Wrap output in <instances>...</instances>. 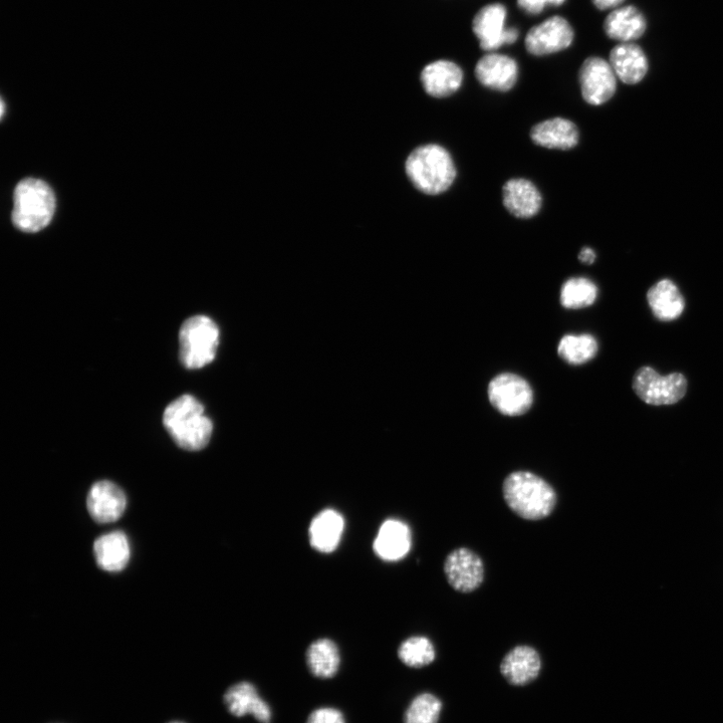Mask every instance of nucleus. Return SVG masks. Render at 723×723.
I'll list each match as a JSON object with an SVG mask.
<instances>
[{
  "label": "nucleus",
  "instance_id": "nucleus-28",
  "mask_svg": "<svg viewBox=\"0 0 723 723\" xmlns=\"http://www.w3.org/2000/svg\"><path fill=\"white\" fill-rule=\"evenodd\" d=\"M398 657L408 667L422 668L434 662L436 651L427 637L413 636L401 643Z\"/></svg>",
  "mask_w": 723,
  "mask_h": 723
},
{
  "label": "nucleus",
  "instance_id": "nucleus-18",
  "mask_svg": "<svg viewBox=\"0 0 723 723\" xmlns=\"http://www.w3.org/2000/svg\"><path fill=\"white\" fill-rule=\"evenodd\" d=\"M610 65L617 78L627 85L640 83L648 73L649 64L640 46L623 43L610 53Z\"/></svg>",
  "mask_w": 723,
  "mask_h": 723
},
{
  "label": "nucleus",
  "instance_id": "nucleus-34",
  "mask_svg": "<svg viewBox=\"0 0 723 723\" xmlns=\"http://www.w3.org/2000/svg\"><path fill=\"white\" fill-rule=\"evenodd\" d=\"M566 0H547L548 5L560 7L565 4Z\"/></svg>",
  "mask_w": 723,
  "mask_h": 723
},
{
  "label": "nucleus",
  "instance_id": "nucleus-10",
  "mask_svg": "<svg viewBox=\"0 0 723 723\" xmlns=\"http://www.w3.org/2000/svg\"><path fill=\"white\" fill-rule=\"evenodd\" d=\"M582 96L594 106L607 103L617 89V76L607 61L599 57L588 58L579 72Z\"/></svg>",
  "mask_w": 723,
  "mask_h": 723
},
{
  "label": "nucleus",
  "instance_id": "nucleus-21",
  "mask_svg": "<svg viewBox=\"0 0 723 723\" xmlns=\"http://www.w3.org/2000/svg\"><path fill=\"white\" fill-rule=\"evenodd\" d=\"M531 138L544 148L570 150L579 142V131L572 121L554 118L536 125L531 131Z\"/></svg>",
  "mask_w": 723,
  "mask_h": 723
},
{
  "label": "nucleus",
  "instance_id": "nucleus-4",
  "mask_svg": "<svg viewBox=\"0 0 723 723\" xmlns=\"http://www.w3.org/2000/svg\"><path fill=\"white\" fill-rule=\"evenodd\" d=\"M56 210V197L44 181L28 178L19 183L15 191L13 222L25 232H38L52 221Z\"/></svg>",
  "mask_w": 723,
  "mask_h": 723
},
{
  "label": "nucleus",
  "instance_id": "nucleus-31",
  "mask_svg": "<svg viewBox=\"0 0 723 723\" xmlns=\"http://www.w3.org/2000/svg\"><path fill=\"white\" fill-rule=\"evenodd\" d=\"M547 5V0H518L519 8L530 16L542 14Z\"/></svg>",
  "mask_w": 723,
  "mask_h": 723
},
{
  "label": "nucleus",
  "instance_id": "nucleus-24",
  "mask_svg": "<svg viewBox=\"0 0 723 723\" xmlns=\"http://www.w3.org/2000/svg\"><path fill=\"white\" fill-rule=\"evenodd\" d=\"M94 553L100 568L107 572H120L130 560L128 538L122 532L100 537L94 545Z\"/></svg>",
  "mask_w": 723,
  "mask_h": 723
},
{
  "label": "nucleus",
  "instance_id": "nucleus-7",
  "mask_svg": "<svg viewBox=\"0 0 723 723\" xmlns=\"http://www.w3.org/2000/svg\"><path fill=\"white\" fill-rule=\"evenodd\" d=\"M489 398L502 414L517 417L527 413L534 402V392L527 380L513 373H503L490 383Z\"/></svg>",
  "mask_w": 723,
  "mask_h": 723
},
{
  "label": "nucleus",
  "instance_id": "nucleus-20",
  "mask_svg": "<svg viewBox=\"0 0 723 723\" xmlns=\"http://www.w3.org/2000/svg\"><path fill=\"white\" fill-rule=\"evenodd\" d=\"M604 32L613 41L630 43L642 38L647 21L640 10L629 6L614 10L605 20Z\"/></svg>",
  "mask_w": 723,
  "mask_h": 723
},
{
  "label": "nucleus",
  "instance_id": "nucleus-3",
  "mask_svg": "<svg viewBox=\"0 0 723 723\" xmlns=\"http://www.w3.org/2000/svg\"><path fill=\"white\" fill-rule=\"evenodd\" d=\"M406 174L420 192L437 195L450 188L456 168L449 152L436 144L416 148L407 158Z\"/></svg>",
  "mask_w": 723,
  "mask_h": 723
},
{
  "label": "nucleus",
  "instance_id": "nucleus-26",
  "mask_svg": "<svg viewBox=\"0 0 723 723\" xmlns=\"http://www.w3.org/2000/svg\"><path fill=\"white\" fill-rule=\"evenodd\" d=\"M598 352L597 340L588 334L567 335L558 346L560 357L571 365H581L595 358Z\"/></svg>",
  "mask_w": 723,
  "mask_h": 723
},
{
  "label": "nucleus",
  "instance_id": "nucleus-19",
  "mask_svg": "<svg viewBox=\"0 0 723 723\" xmlns=\"http://www.w3.org/2000/svg\"><path fill=\"white\" fill-rule=\"evenodd\" d=\"M373 548L375 554L384 561L395 562L403 559L411 549L409 527L401 521H386L378 532Z\"/></svg>",
  "mask_w": 723,
  "mask_h": 723
},
{
  "label": "nucleus",
  "instance_id": "nucleus-25",
  "mask_svg": "<svg viewBox=\"0 0 723 723\" xmlns=\"http://www.w3.org/2000/svg\"><path fill=\"white\" fill-rule=\"evenodd\" d=\"M306 659L311 673L321 679L334 677L341 664L339 648L330 639H319L313 642L308 648Z\"/></svg>",
  "mask_w": 723,
  "mask_h": 723
},
{
  "label": "nucleus",
  "instance_id": "nucleus-12",
  "mask_svg": "<svg viewBox=\"0 0 723 723\" xmlns=\"http://www.w3.org/2000/svg\"><path fill=\"white\" fill-rule=\"evenodd\" d=\"M224 704L235 717L254 716L261 723H271L273 711L260 695L257 687L248 681L231 685L223 696Z\"/></svg>",
  "mask_w": 723,
  "mask_h": 723
},
{
  "label": "nucleus",
  "instance_id": "nucleus-17",
  "mask_svg": "<svg viewBox=\"0 0 723 723\" xmlns=\"http://www.w3.org/2000/svg\"><path fill=\"white\" fill-rule=\"evenodd\" d=\"M503 198L508 211L523 219L537 215L543 202L538 188L524 178L509 180L503 188Z\"/></svg>",
  "mask_w": 723,
  "mask_h": 723
},
{
  "label": "nucleus",
  "instance_id": "nucleus-16",
  "mask_svg": "<svg viewBox=\"0 0 723 723\" xmlns=\"http://www.w3.org/2000/svg\"><path fill=\"white\" fill-rule=\"evenodd\" d=\"M420 80L425 92L434 98H446L456 93L463 82V71L450 61H437L427 65Z\"/></svg>",
  "mask_w": 723,
  "mask_h": 723
},
{
  "label": "nucleus",
  "instance_id": "nucleus-11",
  "mask_svg": "<svg viewBox=\"0 0 723 723\" xmlns=\"http://www.w3.org/2000/svg\"><path fill=\"white\" fill-rule=\"evenodd\" d=\"M574 38L570 23L556 16L532 28L526 36L525 45L530 55L543 57L568 49Z\"/></svg>",
  "mask_w": 723,
  "mask_h": 723
},
{
  "label": "nucleus",
  "instance_id": "nucleus-14",
  "mask_svg": "<svg viewBox=\"0 0 723 723\" xmlns=\"http://www.w3.org/2000/svg\"><path fill=\"white\" fill-rule=\"evenodd\" d=\"M87 507L91 517L98 523L118 521L127 507L124 492L111 481H99L88 496Z\"/></svg>",
  "mask_w": 723,
  "mask_h": 723
},
{
  "label": "nucleus",
  "instance_id": "nucleus-23",
  "mask_svg": "<svg viewBox=\"0 0 723 723\" xmlns=\"http://www.w3.org/2000/svg\"><path fill=\"white\" fill-rule=\"evenodd\" d=\"M647 301L654 316L664 322L678 319L685 308L683 296L670 280L656 283L648 291Z\"/></svg>",
  "mask_w": 723,
  "mask_h": 723
},
{
  "label": "nucleus",
  "instance_id": "nucleus-32",
  "mask_svg": "<svg viewBox=\"0 0 723 723\" xmlns=\"http://www.w3.org/2000/svg\"><path fill=\"white\" fill-rule=\"evenodd\" d=\"M593 5L600 11L616 9L624 0H592Z\"/></svg>",
  "mask_w": 723,
  "mask_h": 723
},
{
  "label": "nucleus",
  "instance_id": "nucleus-9",
  "mask_svg": "<svg viewBox=\"0 0 723 723\" xmlns=\"http://www.w3.org/2000/svg\"><path fill=\"white\" fill-rule=\"evenodd\" d=\"M449 586L458 593L469 594L476 591L485 581L484 561L468 548H458L450 552L443 566Z\"/></svg>",
  "mask_w": 723,
  "mask_h": 723
},
{
  "label": "nucleus",
  "instance_id": "nucleus-5",
  "mask_svg": "<svg viewBox=\"0 0 723 723\" xmlns=\"http://www.w3.org/2000/svg\"><path fill=\"white\" fill-rule=\"evenodd\" d=\"M218 345V327L206 316L189 318L180 328L179 357L187 369H200L211 363Z\"/></svg>",
  "mask_w": 723,
  "mask_h": 723
},
{
  "label": "nucleus",
  "instance_id": "nucleus-30",
  "mask_svg": "<svg viewBox=\"0 0 723 723\" xmlns=\"http://www.w3.org/2000/svg\"><path fill=\"white\" fill-rule=\"evenodd\" d=\"M307 723H346V718L338 708L320 707L309 715Z\"/></svg>",
  "mask_w": 723,
  "mask_h": 723
},
{
  "label": "nucleus",
  "instance_id": "nucleus-1",
  "mask_svg": "<svg viewBox=\"0 0 723 723\" xmlns=\"http://www.w3.org/2000/svg\"><path fill=\"white\" fill-rule=\"evenodd\" d=\"M503 495L510 510L526 521L547 519L558 503L555 489L531 471L521 470L509 474L504 481Z\"/></svg>",
  "mask_w": 723,
  "mask_h": 723
},
{
  "label": "nucleus",
  "instance_id": "nucleus-22",
  "mask_svg": "<svg viewBox=\"0 0 723 723\" xmlns=\"http://www.w3.org/2000/svg\"><path fill=\"white\" fill-rule=\"evenodd\" d=\"M344 518L334 510H325L312 522L309 535L312 547L320 553L334 552L343 537Z\"/></svg>",
  "mask_w": 723,
  "mask_h": 723
},
{
  "label": "nucleus",
  "instance_id": "nucleus-8",
  "mask_svg": "<svg viewBox=\"0 0 723 723\" xmlns=\"http://www.w3.org/2000/svg\"><path fill=\"white\" fill-rule=\"evenodd\" d=\"M507 9L502 4L482 8L474 17L472 31L481 50L495 52L505 45L515 44L520 36L518 29H506Z\"/></svg>",
  "mask_w": 723,
  "mask_h": 723
},
{
  "label": "nucleus",
  "instance_id": "nucleus-15",
  "mask_svg": "<svg viewBox=\"0 0 723 723\" xmlns=\"http://www.w3.org/2000/svg\"><path fill=\"white\" fill-rule=\"evenodd\" d=\"M541 669V655L529 645L513 648L501 663V673L514 686L531 684L539 677Z\"/></svg>",
  "mask_w": 723,
  "mask_h": 723
},
{
  "label": "nucleus",
  "instance_id": "nucleus-6",
  "mask_svg": "<svg viewBox=\"0 0 723 723\" xmlns=\"http://www.w3.org/2000/svg\"><path fill=\"white\" fill-rule=\"evenodd\" d=\"M635 394L646 404L672 405L679 402L687 392V380L680 373L662 376L651 367L639 369L633 379Z\"/></svg>",
  "mask_w": 723,
  "mask_h": 723
},
{
  "label": "nucleus",
  "instance_id": "nucleus-35",
  "mask_svg": "<svg viewBox=\"0 0 723 723\" xmlns=\"http://www.w3.org/2000/svg\"><path fill=\"white\" fill-rule=\"evenodd\" d=\"M4 114H5V103L3 102L2 103V117L4 116Z\"/></svg>",
  "mask_w": 723,
  "mask_h": 723
},
{
  "label": "nucleus",
  "instance_id": "nucleus-2",
  "mask_svg": "<svg viewBox=\"0 0 723 723\" xmlns=\"http://www.w3.org/2000/svg\"><path fill=\"white\" fill-rule=\"evenodd\" d=\"M163 423L175 443L189 451L206 447L213 431L204 407L191 395H182L171 402L164 411Z\"/></svg>",
  "mask_w": 723,
  "mask_h": 723
},
{
  "label": "nucleus",
  "instance_id": "nucleus-29",
  "mask_svg": "<svg viewBox=\"0 0 723 723\" xmlns=\"http://www.w3.org/2000/svg\"><path fill=\"white\" fill-rule=\"evenodd\" d=\"M442 706L441 700L434 694L421 693L406 709L404 723H438Z\"/></svg>",
  "mask_w": 723,
  "mask_h": 723
},
{
  "label": "nucleus",
  "instance_id": "nucleus-13",
  "mask_svg": "<svg viewBox=\"0 0 723 723\" xmlns=\"http://www.w3.org/2000/svg\"><path fill=\"white\" fill-rule=\"evenodd\" d=\"M474 73L482 86L499 92H509L518 81L519 67L517 62L508 56L488 54L477 62Z\"/></svg>",
  "mask_w": 723,
  "mask_h": 723
},
{
  "label": "nucleus",
  "instance_id": "nucleus-36",
  "mask_svg": "<svg viewBox=\"0 0 723 723\" xmlns=\"http://www.w3.org/2000/svg\"><path fill=\"white\" fill-rule=\"evenodd\" d=\"M168 723H185V722H183V721H178V720H174V721H170V722H168Z\"/></svg>",
  "mask_w": 723,
  "mask_h": 723
},
{
  "label": "nucleus",
  "instance_id": "nucleus-27",
  "mask_svg": "<svg viewBox=\"0 0 723 723\" xmlns=\"http://www.w3.org/2000/svg\"><path fill=\"white\" fill-rule=\"evenodd\" d=\"M597 297V286L586 278L568 280L561 291L562 306L571 310L590 307L596 302Z\"/></svg>",
  "mask_w": 723,
  "mask_h": 723
},
{
  "label": "nucleus",
  "instance_id": "nucleus-33",
  "mask_svg": "<svg viewBox=\"0 0 723 723\" xmlns=\"http://www.w3.org/2000/svg\"><path fill=\"white\" fill-rule=\"evenodd\" d=\"M579 260L583 264L592 265V264H594V262L596 260V254L592 249L585 248L581 251V253L579 255Z\"/></svg>",
  "mask_w": 723,
  "mask_h": 723
}]
</instances>
